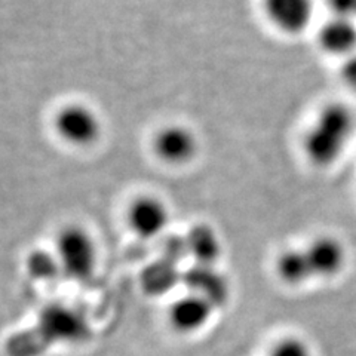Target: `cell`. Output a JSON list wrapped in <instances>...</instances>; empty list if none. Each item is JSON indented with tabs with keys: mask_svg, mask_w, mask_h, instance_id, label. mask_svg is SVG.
<instances>
[{
	"mask_svg": "<svg viewBox=\"0 0 356 356\" xmlns=\"http://www.w3.org/2000/svg\"><path fill=\"white\" fill-rule=\"evenodd\" d=\"M353 129L355 119L348 106L340 103L324 106L303 138L307 159L322 168L337 162L348 146Z\"/></svg>",
	"mask_w": 356,
	"mask_h": 356,
	"instance_id": "1",
	"label": "cell"
},
{
	"mask_svg": "<svg viewBox=\"0 0 356 356\" xmlns=\"http://www.w3.org/2000/svg\"><path fill=\"white\" fill-rule=\"evenodd\" d=\"M57 260L60 269L74 281H88L97 264L94 238L81 226L64 227L57 238Z\"/></svg>",
	"mask_w": 356,
	"mask_h": 356,
	"instance_id": "2",
	"label": "cell"
},
{
	"mask_svg": "<svg viewBox=\"0 0 356 356\" xmlns=\"http://www.w3.org/2000/svg\"><path fill=\"white\" fill-rule=\"evenodd\" d=\"M54 125L64 141L79 147L91 146L102 134V122L95 111L79 103L60 108L54 118Z\"/></svg>",
	"mask_w": 356,
	"mask_h": 356,
	"instance_id": "3",
	"label": "cell"
},
{
	"mask_svg": "<svg viewBox=\"0 0 356 356\" xmlns=\"http://www.w3.org/2000/svg\"><path fill=\"white\" fill-rule=\"evenodd\" d=\"M312 280H327L336 276L346 264V250L332 236L315 238L303 248Z\"/></svg>",
	"mask_w": 356,
	"mask_h": 356,
	"instance_id": "4",
	"label": "cell"
},
{
	"mask_svg": "<svg viewBox=\"0 0 356 356\" xmlns=\"http://www.w3.org/2000/svg\"><path fill=\"white\" fill-rule=\"evenodd\" d=\"M128 225L143 239L159 236L168 226V208L159 197L141 195L128 208Z\"/></svg>",
	"mask_w": 356,
	"mask_h": 356,
	"instance_id": "5",
	"label": "cell"
},
{
	"mask_svg": "<svg viewBox=\"0 0 356 356\" xmlns=\"http://www.w3.org/2000/svg\"><path fill=\"white\" fill-rule=\"evenodd\" d=\"M156 156L165 163L183 165L195 158L197 140L195 134L181 125H168L156 134L153 141Z\"/></svg>",
	"mask_w": 356,
	"mask_h": 356,
	"instance_id": "6",
	"label": "cell"
},
{
	"mask_svg": "<svg viewBox=\"0 0 356 356\" xmlns=\"http://www.w3.org/2000/svg\"><path fill=\"white\" fill-rule=\"evenodd\" d=\"M264 13L277 30L298 35L314 15V0H263Z\"/></svg>",
	"mask_w": 356,
	"mask_h": 356,
	"instance_id": "7",
	"label": "cell"
},
{
	"mask_svg": "<svg viewBox=\"0 0 356 356\" xmlns=\"http://www.w3.org/2000/svg\"><path fill=\"white\" fill-rule=\"evenodd\" d=\"M216 307L208 300L197 294H187L175 300L170 309V321L172 327L184 334L202 330L213 316Z\"/></svg>",
	"mask_w": 356,
	"mask_h": 356,
	"instance_id": "8",
	"label": "cell"
},
{
	"mask_svg": "<svg viewBox=\"0 0 356 356\" xmlns=\"http://www.w3.org/2000/svg\"><path fill=\"white\" fill-rule=\"evenodd\" d=\"M40 327L44 336L57 341H77L86 332L83 319L65 306H51L44 310Z\"/></svg>",
	"mask_w": 356,
	"mask_h": 356,
	"instance_id": "9",
	"label": "cell"
},
{
	"mask_svg": "<svg viewBox=\"0 0 356 356\" xmlns=\"http://www.w3.org/2000/svg\"><path fill=\"white\" fill-rule=\"evenodd\" d=\"M184 282L193 294L204 297L216 309L225 305L230 294L226 276H222L214 266L196 264L184 276Z\"/></svg>",
	"mask_w": 356,
	"mask_h": 356,
	"instance_id": "10",
	"label": "cell"
},
{
	"mask_svg": "<svg viewBox=\"0 0 356 356\" xmlns=\"http://www.w3.org/2000/svg\"><path fill=\"white\" fill-rule=\"evenodd\" d=\"M322 51L336 57H350L356 52V24L353 19L332 17L318 31Z\"/></svg>",
	"mask_w": 356,
	"mask_h": 356,
	"instance_id": "11",
	"label": "cell"
},
{
	"mask_svg": "<svg viewBox=\"0 0 356 356\" xmlns=\"http://www.w3.org/2000/svg\"><path fill=\"white\" fill-rule=\"evenodd\" d=\"M186 248L197 264L214 266L221 254V243L213 227L207 225L195 226L186 239Z\"/></svg>",
	"mask_w": 356,
	"mask_h": 356,
	"instance_id": "12",
	"label": "cell"
},
{
	"mask_svg": "<svg viewBox=\"0 0 356 356\" xmlns=\"http://www.w3.org/2000/svg\"><path fill=\"white\" fill-rule=\"evenodd\" d=\"M275 270L277 277L286 285H302L312 280L303 248L281 252L276 259Z\"/></svg>",
	"mask_w": 356,
	"mask_h": 356,
	"instance_id": "13",
	"label": "cell"
},
{
	"mask_svg": "<svg viewBox=\"0 0 356 356\" xmlns=\"http://www.w3.org/2000/svg\"><path fill=\"white\" fill-rule=\"evenodd\" d=\"M267 356H314V353L305 340L288 336L277 340Z\"/></svg>",
	"mask_w": 356,
	"mask_h": 356,
	"instance_id": "14",
	"label": "cell"
},
{
	"mask_svg": "<svg viewBox=\"0 0 356 356\" xmlns=\"http://www.w3.org/2000/svg\"><path fill=\"white\" fill-rule=\"evenodd\" d=\"M29 267L30 272L36 277H51L55 270H61L57 259H52L48 254L42 252H35L31 255L29 259Z\"/></svg>",
	"mask_w": 356,
	"mask_h": 356,
	"instance_id": "15",
	"label": "cell"
},
{
	"mask_svg": "<svg viewBox=\"0 0 356 356\" xmlns=\"http://www.w3.org/2000/svg\"><path fill=\"white\" fill-rule=\"evenodd\" d=\"M332 17L353 19L356 18V0H327Z\"/></svg>",
	"mask_w": 356,
	"mask_h": 356,
	"instance_id": "16",
	"label": "cell"
},
{
	"mask_svg": "<svg viewBox=\"0 0 356 356\" xmlns=\"http://www.w3.org/2000/svg\"><path fill=\"white\" fill-rule=\"evenodd\" d=\"M340 76L343 83L356 92V52L344 60L340 70Z\"/></svg>",
	"mask_w": 356,
	"mask_h": 356,
	"instance_id": "17",
	"label": "cell"
}]
</instances>
